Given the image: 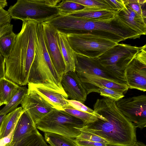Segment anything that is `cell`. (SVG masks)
Here are the masks:
<instances>
[{
    "label": "cell",
    "mask_w": 146,
    "mask_h": 146,
    "mask_svg": "<svg viewBox=\"0 0 146 146\" xmlns=\"http://www.w3.org/2000/svg\"><path fill=\"white\" fill-rule=\"evenodd\" d=\"M45 141L51 146H76L75 139L50 132H44Z\"/></svg>",
    "instance_id": "obj_24"
},
{
    "label": "cell",
    "mask_w": 146,
    "mask_h": 146,
    "mask_svg": "<svg viewBox=\"0 0 146 146\" xmlns=\"http://www.w3.org/2000/svg\"><path fill=\"white\" fill-rule=\"evenodd\" d=\"M63 111L82 120L85 125L95 121L98 117V114L94 111L93 113H90L79 111L72 108L64 109Z\"/></svg>",
    "instance_id": "obj_26"
},
{
    "label": "cell",
    "mask_w": 146,
    "mask_h": 146,
    "mask_svg": "<svg viewBox=\"0 0 146 146\" xmlns=\"http://www.w3.org/2000/svg\"><path fill=\"white\" fill-rule=\"evenodd\" d=\"M84 122L63 110L53 108L35 124L36 128L75 139L80 133Z\"/></svg>",
    "instance_id": "obj_5"
},
{
    "label": "cell",
    "mask_w": 146,
    "mask_h": 146,
    "mask_svg": "<svg viewBox=\"0 0 146 146\" xmlns=\"http://www.w3.org/2000/svg\"><path fill=\"white\" fill-rule=\"evenodd\" d=\"M58 7L60 15L65 16L70 13L82 10L85 7L79 4L70 1L63 0L58 4Z\"/></svg>",
    "instance_id": "obj_27"
},
{
    "label": "cell",
    "mask_w": 146,
    "mask_h": 146,
    "mask_svg": "<svg viewBox=\"0 0 146 146\" xmlns=\"http://www.w3.org/2000/svg\"><path fill=\"white\" fill-rule=\"evenodd\" d=\"M28 88L26 86H19L18 90L11 100L1 109L0 115H6L17 108L27 94Z\"/></svg>",
    "instance_id": "obj_23"
},
{
    "label": "cell",
    "mask_w": 146,
    "mask_h": 146,
    "mask_svg": "<svg viewBox=\"0 0 146 146\" xmlns=\"http://www.w3.org/2000/svg\"><path fill=\"white\" fill-rule=\"evenodd\" d=\"M122 114L137 128L146 126L145 95L121 98L115 102Z\"/></svg>",
    "instance_id": "obj_8"
},
{
    "label": "cell",
    "mask_w": 146,
    "mask_h": 146,
    "mask_svg": "<svg viewBox=\"0 0 146 146\" xmlns=\"http://www.w3.org/2000/svg\"><path fill=\"white\" fill-rule=\"evenodd\" d=\"M76 54V72L95 75L115 82L126 83L107 70L101 63L98 57L89 58Z\"/></svg>",
    "instance_id": "obj_12"
},
{
    "label": "cell",
    "mask_w": 146,
    "mask_h": 146,
    "mask_svg": "<svg viewBox=\"0 0 146 146\" xmlns=\"http://www.w3.org/2000/svg\"><path fill=\"white\" fill-rule=\"evenodd\" d=\"M43 26L44 39L52 64L61 78L66 71V65L58 43L57 30L45 22Z\"/></svg>",
    "instance_id": "obj_10"
},
{
    "label": "cell",
    "mask_w": 146,
    "mask_h": 146,
    "mask_svg": "<svg viewBox=\"0 0 146 146\" xmlns=\"http://www.w3.org/2000/svg\"><path fill=\"white\" fill-rule=\"evenodd\" d=\"M62 87L71 100L84 103L87 94L75 72H65L61 78Z\"/></svg>",
    "instance_id": "obj_15"
},
{
    "label": "cell",
    "mask_w": 146,
    "mask_h": 146,
    "mask_svg": "<svg viewBox=\"0 0 146 146\" xmlns=\"http://www.w3.org/2000/svg\"><path fill=\"white\" fill-rule=\"evenodd\" d=\"M115 102L106 98L98 99L93 106L98 114L97 119L83 127L104 139L110 146H133L137 141L136 128L122 114Z\"/></svg>",
    "instance_id": "obj_1"
},
{
    "label": "cell",
    "mask_w": 146,
    "mask_h": 146,
    "mask_svg": "<svg viewBox=\"0 0 146 146\" xmlns=\"http://www.w3.org/2000/svg\"><path fill=\"white\" fill-rule=\"evenodd\" d=\"M38 23L31 20L23 21L9 56L5 58V76L20 86L27 84L30 70L35 55Z\"/></svg>",
    "instance_id": "obj_2"
},
{
    "label": "cell",
    "mask_w": 146,
    "mask_h": 146,
    "mask_svg": "<svg viewBox=\"0 0 146 146\" xmlns=\"http://www.w3.org/2000/svg\"><path fill=\"white\" fill-rule=\"evenodd\" d=\"M76 146H108L106 144L75 139L74 141Z\"/></svg>",
    "instance_id": "obj_34"
},
{
    "label": "cell",
    "mask_w": 146,
    "mask_h": 146,
    "mask_svg": "<svg viewBox=\"0 0 146 146\" xmlns=\"http://www.w3.org/2000/svg\"><path fill=\"white\" fill-rule=\"evenodd\" d=\"M117 13L118 12L117 11L113 10L85 7L82 10L70 13L66 15L90 20L105 21L114 18L117 15Z\"/></svg>",
    "instance_id": "obj_16"
},
{
    "label": "cell",
    "mask_w": 146,
    "mask_h": 146,
    "mask_svg": "<svg viewBox=\"0 0 146 146\" xmlns=\"http://www.w3.org/2000/svg\"><path fill=\"white\" fill-rule=\"evenodd\" d=\"M7 5L6 0H0V27L10 23L11 22L12 18L10 14L4 9Z\"/></svg>",
    "instance_id": "obj_31"
},
{
    "label": "cell",
    "mask_w": 146,
    "mask_h": 146,
    "mask_svg": "<svg viewBox=\"0 0 146 146\" xmlns=\"http://www.w3.org/2000/svg\"><path fill=\"white\" fill-rule=\"evenodd\" d=\"M141 47L118 43L98 57L110 73L125 83V71Z\"/></svg>",
    "instance_id": "obj_6"
},
{
    "label": "cell",
    "mask_w": 146,
    "mask_h": 146,
    "mask_svg": "<svg viewBox=\"0 0 146 146\" xmlns=\"http://www.w3.org/2000/svg\"><path fill=\"white\" fill-rule=\"evenodd\" d=\"M20 86L4 77L0 79V100L7 104L17 93Z\"/></svg>",
    "instance_id": "obj_21"
},
{
    "label": "cell",
    "mask_w": 146,
    "mask_h": 146,
    "mask_svg": "<svg viewBox=\"0 0 146 146\" xmlns=\"http://www.w3.org/2000/svg\"><path fill=\"white\" fill-rule=\"evenodd\" d=\"M44 138L36 129L12 146H48Z\"/></svg>",
    "instance_id": "obj_22"
},
{
    "label": "cell",
    "mask_w": 146,
    "mask_h": 146,
    "mask_svg": "<svg viewBox=\"0 0 146 146\" xmlns=\"http://www.w3.org/2000/svg\"><path fill=\"white\" fill-rule=\"evenodd\" d=\"M57 31L58 42L66 65L65 72H75L76 54L71 47L66 36Z\"/></svg>",
    "instance_id": "obj_18"
},
{
    "label": "cell",
    "mask_w": 146,
    "mask_h": 146,
    "mask_svg": "<svg viewBox=\"0 0 146 146\" xmlns=\"http://www.w3.org/2000/svg\"><path fill=\"white\" fill-rule=\"evenodd\" d=\"M61 80L47 50L43 31L38 30L36 32L35 55L30 70L28 83L43 84L57 90L64 92Z\"/></svg>",
    "instance_id": "obj_3"
},
{
    "label": "cell",
    "mask_w": 146,
    "mask_h": 146,
    "mask_svg": "<svg viewBox=\"0 0 146 146\" xmlns=\"http://www.w3.org/2000/svg\"></svg>",
    "instance_id": "obj_44"
},
{
    "label": "cell",
    "mask_w": 146,
    "mask_h": 146,
    "mask_svg": "<svg viewBox=\"0 0 146 146\" xmlns=\"http://www.w3.org/2000/svg\"><path fill=\"white\" fill-rule=\"evenodd\" d=\"M76 73L87 95L92 92H96L98 88L101 87L113 89L123 93L129 88L126 83L115 82L95 75Z\"/></svg>",
    "instance_id": "obj_13"
},
{
    "label": "cell",
    "mask_w": 146,
    "mask_h": 146,
    "mask_svg": "<svg viewBox=\"0 0 146 146\" xmlns=\"http://www.w3.org/2000/svg\"><path fill=\"white\" fill-rule=\"evenodd\" d=\"M85 7L99 8L113 10L106 0H69Z\"/></svg>",
    "instance_id": "obj_28"
},
{
    "label": "cell",
    "mask_w": 146,
    "mask_h": 146,
    "mask_svg": "<svg viewBox=\"0 0 146 146\" xmlns=\"http://www.w3.org/2000/svg\"><path fill=\"white\" fill-rule=\"evenodd\" d=\"M124 77L129 88L146 91V46L141 47L129 64Z\"/></svg>",
    "instance_id": "obj_9"
},
{
    "label": "cell",
    "mask_w": 146,
    "mask_h": 146,
    "mask_svg": "<svg viewBox=\"0 0 146 146\" xmlns=\"http://www.w3.org/2000/svg\"><path fill=\"white\" fill-rule=\"evenodd\" d=\"M60 0H18L8 10L12 19L44 22L60 15Z\"/></svg>",
    "instance_id": "obj_4"
},
{
    "label": "cell",
    "mask_w": 146,
    "mask_h": 146,
    "mask_svg": "<svg viewBox=\"0 0 146 146\" xmlns=\"http://www.w3.org/2000/svg\"><path fill=\"white\" fill-rule=\"evenodd\" d=\"M96 93L106 98L116 101L124 96L123 93L118 91L104 87H101L97 89Z\"/></svg>",
    "instance_id": "obj_30"
},
{
    "label": "cell",
    "mask_w": 146,
    "mask_h": 146,
    "mask_svg": "<svg viewBox=\"0 0 146 146\" xmlns=\"http://www.w3.org/2000/svg\"><path fill=\"white\" fill-rule=\"evenodd\" d=\"M51 146L50 145V146Z\"/></svg>",
    "instance_id": "obj_43"
},
{
    "label": "cell",
    "mask_w": 146,
    "mask_h": 146,
    "mask_svg": "<svg viewBox=\"0 0 146 146\" xmlns=\"http://www.w3.org/2000/svg\"><path fill=\"white\" fill-rule=\"evenodd\" d=\"M69 105L75 110L90 113L94 112V110L86 106L82 102L75 100H67Z\"/></svg>",
    "instance_id": "obj_32"
},
{
    "label": "cell",
    "mask_w": 146,
    "mask_h": 146,
    "mask_svg": "<svg viewBox=\"0 0 146 146\" xmlns=\"http://www.w3.org/2000/svg\"><path fill=\"white\" fill-rule=\"evenodd\" d=\"M142 16L144 20L146 21V11L145 9L142 10Z\"/></svg>",
    "instance_id": "obj_39"
},
{
    "label": "cell",
    "mask_w": 146,
    "mask_h": 146,
    "mask_svg": "<svg viewBox=\"0 0 146 146\" xmlns=\"http://www.w3.org/2000/svg\"><path fill=\"white\" fill-rule=\"evenodd\" d=\"M37 128L29 114L25 111L20 116L15 127L12 140L8 146H12Z\"/></svg>",
    "instance_id": "obj_19"
},
{
    "label": "cell",
    "mask_w": 146,
    "mask_h": 146,
    "mask_svg": "<svg viewBox=\"0 0 146 146\" xmlns=\"http://www.w3.org/2000/svg\"><path fill=\"white\" fill-rule=\"evenodd\" d=\"M25 111L21 107H19L4 117L0 127V139L8 135Z\"/></svg>",
    "instance_id": "obj_20"
},
{
    "label": "cell",
    "mask_w": 146,
    "mask_h": 146,
    "mask_svg": "<svg viewBox=\"0 0 146 146\" xmlns=\"http://www.w3.org/2000/svg\"><path fill=\"white\" fill-rule=\"evenodd\" d=\"M6 115H0V127L3 120Z\"/></svg>",
    "instance_id": "obj_40"
},
{
    "label": "cell",
    "mask_w": 146,
    "mask_h": 146,
    "mask_svg": "<svg viewBox=\"0 0 146 146\" xmlns=\"http://www.w3.org/2000/svg\"><path fill=\"white\" fill-rule=\"evenodd\" d=\"M2 105H3V104L1 103V100H0V107Z\"/></svg>",
    "instance_id": "obj_41"
},
{
    "label": "cell",
    "mask_w": 146,
    "mask_h": 146,
    "mask_svg": "<svg viewBox=\"0 0 146 146\" xmlns=\"http://www.w3.org/2000/svg\"><path fill=\"white\" fill-rule=\"evenodd\" d=\"M28 86L41 96L55 109L64 110L70 107L65 92L56 90L43 84L28 83Z\"/></svg>",
    "instance_id": "obj_14"
},
{
    "label": "cell",
    "mask_w": 146,
    "mask_h": 146,
    "mask_svg": "<svg viewBox=\"0 0 146 146\" xmlns=\"http://www.w3.org/2000/svg\"><path fill=\"white\" fill-rule=\"evenodd\" d=\"M106 1L113 10L118 12L122 10L125 6L124 0H106Z\"/></svg>",
    "instance_id": "obj_35"
},
{
    "label": "cell",
    "mask_w": 146,
    "mask_h": 146,
    "mask_svg": "<svg viewBox=\"0 0 146 146\" xmlns=\"http://www.w3.org/2000/svg\"><path fill=\"white\" fill-rule=\"evenodd\" d=\"M81 133L76 139L79 140H86L94 142L101 143L110 146L109 142L104 139L88 131L83 127L80 129Z\"/></svg>",
    "instance_id": "obj_29"
},
{
    "label": "cell",
    "mask_w": 146,
    "mask_h": 146,
    "mask_svg": "<svg viewBox=\"0 0 146 146\" xmlns=\"http://www.w3.org/2000/svg\"><path fill=\"white\" fill-rule=\"evenodd\" d=\"M5 58L0 53V79L5 77Z\"/></svg>",
    "instance_id": "obj_37"
},
{
    "label": "cell",
    "mask_w": 146,
    "mask_h": 146,
    "mask_svg": "<svg viewBox=\"0 0 146 146\" xmlns=\"http://www.w3.org/2000/svg\"></svg>",
    "instance_id": "obj_42"
},
{
    "label": "cell",
    "mask_w": 146,
    "mask_h": 146,
    "mask_svg": "<svg viewBox=\"0 0 146 146\" xmlns=\"http://www.w3.org/2000/svg\"><path fill=\"white\" fill-rule=\"evenodd\" d=\"M66 35L71 47L76 53L90 58L99 57L118 44L89 33Z\"/></svg>",
    "instance_id": "obj_7"
},
{
    "label": "cell",
    "mask_w": 146,
    "mask_h": 146,
    "mask_svg": "<svg viewBox=\"0 0 146 146\" xmlns=\"http://www.w3.org/2000/svg\"><path fill=\"white\" fill-rule=\"evenodd\" d=\"M21 104L35 124L54 108L45 99L29 87Z\"/></svg>",
    "instance_id": "obj_11"
},
{
    "label": "cell",
    "mask_w": 146,
    "mask_h": 146,
    "mask_svg": "<svg viewBox=\"0 0 146 146\" xmlns=\"http://www.w3.org/2000/svg\"><path fill=\"white\" fill-rule=\"evenodd\" d=\"M125 7L118 12L117 15L125 24L141 35L146 33V24L142 16L139 15L129 7Z\"/></svg>",
    "instance_id": "obj_17"
},
{
    "label": "cell",
    "mask_w": 146,
    "mask_h": 146,
    "mask_svg": "<svg viewBox=\"0 0 146 146\" xmlns=\"http://www.w3.org/2000/svg\"><path fill=\"white\" fill-rule=\"evenodd\" d=\"M13 25L10 23L0 27V38L7 33L13 31Z\"/></svg>",
    "instance_id": "obj_36"
},
{
    "label": "cell",
    "mask_w": 146,
    "mask_h": 146,
    "mask_svg": "<svg viewBox=\"0 0 146 146\" xmlns=\"http://www.w3.org/2000/svg\"><path fill=\"white\" fill-rule=\"evenodd\" d=\"M16 36L17 34L11 31L0 38V53L4 58H7L10 54Z\"/></svg>",
    "instance_id": "obj_25"
},
{
    "label": "cell",
    "mask_w": 146,
    "mask_h": 146,
    "mask_svg": "<svg viewBox=\"0 0 146 146\" xmlns=\"http://www.w3.org/2000/svg\"><path fill=\"white\" fill-rule=\"evenodd\" d=\"M124 1L125 5L128 6L138 15L142 16L141 6L138 0H124Z\"/></svg>",
    "instance_id": "obj_33"
},
{
    "label": "cell",
    "mask_w": 146,
    "mask_h": 146,
    "mask_svg": "<svg viewBox=\"0 0 146 146\" xmlns=\"http://www.w3.org/2000/svg\"><path fill=\"white\" fill-rule=\"evenodd\" d=\"M133 146H146L145 145L143 142L137 141L135 142Z\"/></svg>",
    "instance_id": "obj_38"
}]
</instances>
